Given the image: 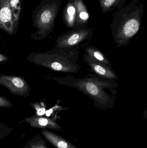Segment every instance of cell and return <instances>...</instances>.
Here are the masks:
<instances>
[{"instance_id": "obj_5", "label": "cell", "mask_w": 147, "mask_h": 148, "mask_svg": "<svg viewBox=\"0 0 147 148\" xmlns=\"http://www.w3.org/2000/svg\"><path fill=\"white\" fill-rule=\"evenodd\" d=\"M94 28L85 26H75L57 38L55 46L61 48L76 47L79 48L80 43L86 40H92Z\"/></svg>"}, {"instance_id": "obj_19", "label": "cell", "mask_w": 147, "mask_h": 148, "mask_svg": "<svg viewBox=\"0 0 147 148\" xmlns=\"http://www.w3.org/2000/svg\"><path fill=\"white\" fill-rule=\"evenodd\" d=\"M14 129L3 123H0V140L7 136Z\"/></svg>"}, {"instance_id": "obj_11", "label": "cell", "mask_w": 147, "mask_h": 148, "mask_svg": "<svg viewBox=\"0 0 147 148\" xmlns=\"http://www.w3.org/2000/svg\"><path fill=\"white\" fill-rule=\"evenodd\" d=\"M76 9V26H86L89 20V12L83 0H73Z\"/></svg>"}, {"instance_id": "obj_15", "label": "cell", "mask_w": 147, "mask_h": 148, "mask_svg": "<svg viewBox=\"0 0 147 148\" xmlns=\"http://www.w3.org/2000/svg\"><path fill=\"white\" fill-rule=\"evenodd\" d=\"M8 1L12 12L14 25L16 28L18 29L19 19L22 10V0H8Z\"/></svg>"}, {"instance_id": "obj_9", "label": "cell", "mask_w": 147, "mask_h": 148, "mask_svg": "<svg viewBox=\"0 0 147 148\" xmlns=\"http://www.w3.org/2000/svg\"><path fill=\"white\" fill-rule=\"evenodd\" d=\"M28 123L31 127L34 128L50 129L58 131H63L56 121L46 116H39L36 115L31 116L20 121V123Z\"/></svg>"}, {"instance_id": "obj_1", "label": "cell", "mask_w": 147, "mask_h": 148, "mask_svg": "<svg viewBox=\"0 0 147 148\" xmlns=\"http://www.w3.org/2000/svg\"><path fill=\"white\" fill-rule=\"evenodd\" d=\"M50 79L62 85L76 89L88 96L94 101L98 108L106 110L113 108L116 99L117 83L115 82L101 78L92 73L85 77L77 78L68 75L60 77L51 76Z\"/></svg>"}, {"instance_id": "obj_6", "label": "cell", "mask_w": 147, "mask_h": 148, "mask_svg": "<svg viewBox=\"0 0 147 148\" xmlns=\"http://www.w3.org/2000/svg\"><path fill=\"white\" fill-rule=\"evenodd\" d=\"M0 85L5 87L13 95L27 97L31 88L26 80L20 76L0 74Z\"/></svg>"}, {"instance_id": "obj_8", "label": "cell", "mask_w": 147, "mask_h": 148, "mask_svg": "<svg viewBox=\"0 0 147 148\" xmlns=\"http://www.w3.org/2000/svg\"><path fill=\"white\" fill-rule=\"evenodd\" d=\"M0 30L11 35L17 33V29L13 22L8 0H0Z\"/></svg>"}, {"instance_id": "obj_17", "label": "cell", "mask_w": 147, "mask_h": 148, "mask_svg": "<svg viewBox=\"0 0 147 148\" xmlns=\"http://www.w3.org/2000/svg\"><path fill=\"white\" fill-rule=\"evenodd\" d=\"M58 101L57 104H55L54 106L52 107L50 109L47 110L46 111L45 114L46 116L48 118H51L55 121H57L58 119V114L60 111H63V110H67L69 109V108H64L61 106H59L58 105L60 102Z\"/></svg>"}, {"instance_id": "obj_13", "label": "cell", "mask_w": 147, "mask_h": 148, "mask_svg": "<svg viewBox=\"0 0 147 148\" xmlns=\"http://www.w3.org/2000/svg\"><path fill=\"white\" fill-rule=\"evenodd\" d=\"M83 46V47H84L85 53L92 59L104 66L112 68V65L109 60L97 47L92 45H84Z\"/></svg>"}, {"instance_id": "obj_16", "label": "cell", "mask_w": 147, "mask_h": 148, "mask_svg": "<svg viewBox=\"0 0 147 148\" xmlns=\"http://www.w3.org/2000/svg\"><path fill=\"white\" fill-rule=\"evenodd\" d=\"M22 148H49L47 142L42 138L39 134L30 139Z\"/></svg>"}, {"instance_id": "obj_2", "label": "cell", "mask_w": 147, "mask_h": 148, "mask_svg": "<svg viewBox=\"0 0 147 148\" xmlns=\"http://www.w3.org/2000/svg\"><path fill=\"white\" fill-rule=\"evenodd\" d=\"M144 8L140 0H132L113 13L110 27L117 47L127 46L137 34L141 26Z\"/></svg>"}, {"instance_id": "obj_14", "label": "cell", "mask_w": 147, "mask_h": 148, "mask_svg": "<svg viewBox=\"0 0 147 148\" xmlns=\"http://www.w3.org/2000/svg\"><path fill=\"white\" fill-rule=\"evenodd\" d=\"M127 0H98L100 3L102 13L105 14L113 11L114 10L120 9L123 7Z\"/></svg>"}, {"instance_id": "obj_3", "label": "cell", "mask_w": 147, "mask_h": 148, "mask_svg": "<svg viewBox=\"0 0 147 148\" xmlns=\"http://www.w3.org/2000/svg\"><path fill=\"white\" fill-rule=\"evenodd\" d=\"M79 54L76 47H55L47 52L31 53L27 60L30 63L56 72L77 73L80 69L77 63Z\"/></svg>"}, {"instance_id": "obj_4", "label": "cell", "mask_w": 147, "mask_h": 148, "mask_svg": "<svg viewBox=\"0 0 147 148\" xmlns=\"http://www.w3.org/2000/svg\"><path fill=\"white\" fill-rule=\"evenodd\" d=\"M62 4L61 0H43L32 14L33 26L35 31L32 39L41 40L53 31L55 19Z\"/></svg>"}, {"instance_id": "obj_12", "label": "cell", "mask_w": 147, "mask_h": 148, "mask_svg": "<svg viewBox=\"0 0 147 148\" xmlns=\"http://www.w3.org/2000/svg\"><path fill=\"white\" fill-rule=\"evenodd\" d=\"M63 20L65 25L72 29L76 26V9L73 0H68L64 8Z\"/></svg>"}, {"instance_id": "obj_10", "label": "cell", "mask_w": 147, "mask_h": 148, "mask_svg": "<svg viewBox=\"0 0 147 148\" xmlns=\"http://www.w3.org/2000/svg\"><path fill=\"white\" fill-rule=\"evenodd\" d=\"M41 133L45 139L56 148H77L69 141L50 130L42 129Z\"/></svg>"}, {"instance_id": "obj_21", "label": "cell", "mask_w": 147, "mask_h": 148, "mask_svg": "<svg viewBox=\"0 0 147 148\" xmlns=\"http://www.w3.org/2000/svg\"><path fill=\"white\" fill-rule=\"evenodd\" d=\"M9 60V58L7 56L3 53H0V65L6 63Z\"/></svg>"}, {"instance_id": "obj_20", "label": "cell", "mask_w": 147, "mask_h": 148, "mask_svg": "<svg viewBox=\"0 0 147 148\" xmlns=\"http://www.w3.org/2000/svg\"><path fill=\"white\" fill-rule=\"evenodd\" d=\"M14 106L13 103L5 97L0 95V108H10Z\"/></svg>"}, {"instance_id": "obj_7", "label": "cell", "mask_w": 147, "mask_h": 148, "mask_svg": "<svg viewBox=\"0 0 147 148\" xmlns=\"http://www.w3.org/2000/svg\"><path fill=\"white\" fill-rule=\"evenodd\" d=\"M82 59L89 66V69H86L89 72H91L92 74L101 78L109 81L115 82L118 79L117 75L112 68L98 62L90 57L86 53L84 55Z\"/></svg>"}, {"instance_id": "obj_18", "label": "cell", "mask_w": 147, "mask_h": 148, "mask_svg": "<svg viewBox=\"0 0 147 148\" xmlns=\"http://www.w3.org/2000/svg\"><path fill=\"white\" fill-rule=\"evenodd\" d=\"M43 99L41 100L39 102L31 103L30 106L34 108L36 113V115L39 116H45L46 111V104L45 101H43Z\"/></svg>"}]
</instances>
